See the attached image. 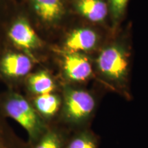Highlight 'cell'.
Masks as SVG:
<instances>
[{
    "mask_svg": "<svg viewBox=\"0 0 148 148\" xmlns=\"http://www.w3.org/2000/svg\"><path fill=\"white\" fill-rule=\"evenodd\" d=\"M62 104L56 122L68 127L83 128L95 113L97 101L87 90L64 84L60 92Z\"/></svg>",
    "mask_w": 148,
    "mask_h": 148,
    "instance_id": "cell-2",
    "label": "cell"
},
{
    "mask_svg": "<svg viewBox=\"0 0 148 148\" xmlns=\"http://www.w3.org/2000/svg\"><path fill=\"white\" fill-rule=\"evenodd\" d=\"M61 69L67 80L74 82H82L87 80L92 73L90 61L79 52L65 51L61 58Z\"/></svg>",
    "mask_w": 148,
    "mask_h": 148,
    "instance_id": "cell-7",
    "label": "cell"
},
{
    "mask_svg": "<svg viewBox=\"0 0 148 148\" xmlns=\"http://www.w3.org/2000/svg\"><path fill=\"white\" fill-rule=\"evenodd\" d=\"M97 41V34L88 28L77 29L71 32L64 42V48L67 51L81 52L92 49Z\"/></svg>",
    "mask_w": 148,
    "mask_h": 148,
    "instance_id": "cell-10",
    "label": "cell"
},
{
    "mask_svg": "<svg viewBox=\"0 0 148 148\" xmlns=\"http://www.w3.org/2000/svg\"><path fill=\"white\" fill-rule=\"evenodd\" d=\"M68 135L58 122L51 123L47 130L29 148H64Z\"/></svg>",
    "mask_w": 148,
    "mask_h": 148,
    "instance_id": "cell-11",
    "label": "cell"
},
{
    "mask_svg": "<svg viewBox=\"0 0 148 148\" xmlns=\"http://www.w3.org/2000/svg\"><path fill=\"white\" fill-rule=\"evenodd\" d=\"M77 8L81 14L92 22H101L108 13L106 3L103 0H78Z\"/></svg>",
    "mask_w": 148,
    "mask_h": 148,
    "instance_id": "cell-13",
    "label": "cell"
},
{
    "mask_svg": "<svg viewBox=\"0 0 148 148\" xmlns=\"http://www.w3.org/2000/svg\"><path fill=\"white\" fill-rule=\"evenodd\" d=\"M112 16L118 19L122 16L126 8L128 0H108Z\"/></svg>",
    "mask_w": 148,
    "mask_h": 148,
    "instance_id": "cell-16",
    "label": "cell"
},
{
    "mask_svg": "<svg viewBox=\"0 0 148 148\" xmlns=\"http://www.w3.org/2000/svg\"><path fill=\"white\" fill-rule=\"evenodd\" d=\"M22 12L30 13L38 26L46 30L56 29L65 14L63 0H21Z\"/></svg>",
    "mask_w": 148,
    "mask_h": 148,
    "instance_id": "cell-5",
    "label": "cell"
},
{
    "mask_svg": "<svg viewBox=\"0 0 148 148\" xmlns=\"http://www.w3.org/2000/svg\"><path fill=\"white\" fill-rule=\"evenodd\" d=\"M64 148H98L97 138L93 132L83 127L68 136Z\"/></svg>",
    "mask_w": 148,
    "mask_h": 148,
    "instance_id": "cell-15",
    "label": "cell"
},
{
    "mask_svg": "<svg viewBox=\"0 0 148 148\" xmlns=\"http://www.w3.org/2000/svg\"><path fill=\"white\" fill-rule=\"evenodd\" d=\"M23 87L27 97L56 92L57 83L51 72L42 69L29 74L24 82Z\"/></svg>",
    "mask_w": 148,
    "mask_h": 148,
    "instance_id": "cell-9",
    "label": "cell"
},
{
    "mask_svg": "<svg viewBox=\"0 0 148 148\" xmlns=\"http://www.w3.org/2000/svg\"><path fill=\"white\" fill-rule=\"evenodd\" d=\"M0 114L14 120L23 127L29 145L36 142L50 125L37 113L28 98L16 90L7 88L0 92Z\"/></svg>",
    "mask_w": 148,
    "mask_h": 148,
    "instance_id": "cell-1",
    "label": "cell"
},
{
    "mask_svg": "<svg viewBox=\"0 0 148 148\" xmlns=\"http://www.w3.org/2000/svg\"><path fill=\"white\" fill-rule=\"evenodd\" d=\"M27 98L37 113L48 124L57 121L62 104L61 94L56 91Z\"/></svg>",
    "mask_w": 148,
    "mask_h": 148,
    "instance_id": "cell-8",
    "label": "cell"
},
{
    "mask_svg": "<svg viewBox=\"0 0 148 148\" xmlns=\"http://www.w3.org/2000/svg\"><path fill=\"white\" fill-rule=\"evenodd\" d=\"M27 142L21 139L6 119L0 114V148H29Z\"/></svg>",
    "mask_w": 148,
    "mask_h": 148,
    "instance_id": "cell-14",
    "label": "cell"
},
{
    "mask_svg": "<svg viewBox=\"0 0 148 148\" xmlns=\"http://www.w3.org/2000/svg\"><path fill=\"white\" fill-rule=\"evenodd\" d=\"M36 63L26 53L4 46L0 51V80L8 89L18 90Z\"/></svg>",
    "mask_w": 148,
    "mask_h": 148,
    "instance_id": "cell-4",
    "label": "cell"
},
{
    "mask_svg": "<svg viewBox=\"0 0 148 148\" xmlns=\"http://www.w3.org/2000/svg\"><path fill=\"white\" fill-rule=\"evenodd\" d=\"M3 47H4V46H3V45H1V43H0V51H1V49H2V48H3Z\"/></svg>",
    "mask_w": 148,
    "mask_h": 148,
    "instance_id": "cell-17",
    "label": "cell"
},
{
    "mask_svg": "<svg viewBox=\"0 0 148 148\" xmlns=\"http://www.w3.org/2000/svg\"><path fill=\"white\" fill-rule=\"evenodd\" d=\"M5 46L26 53L38 62L37 52L45 47V43L33 27L28 18L21 12L15 16L7 27Z\"/></svg>",
    "mask_w": 148,
    "mask_h": 148,
    "instance_id": "cell-3",
    "label": "cell"
},
{
    "mask_svg": "<svg viewBox=\"0 0 148 148\" xmlns=\"http://www.w3.org/2000/svg\"><path fill=\"white\" fill-rule=\"evenodd\" d=\"M96 65L102 76L116 84L122 83L128 72L129 61L125 51L118 46H110L99 53Z\"/></svg>",
    "mask_w": 148,
    "mask_h": 148,
    "instance_id": "cell-6",
    "label": "cell"
},
{
    "mask_svg": "<svg viewBox=\"0 0 148 148\" xmlns=\"http://www.w3.org/2000/svg\"><path fill=\"white\" fill-rule=\"evenodd\" d=\"M22 12L21 0H0V43L4 46L7 27L13 18Z\"/></svg>",
    "mask_w": 148,
    "mask_h": 148,
    "instance_id": "cell-12",
    "label": "cell"
}]
</instances>
